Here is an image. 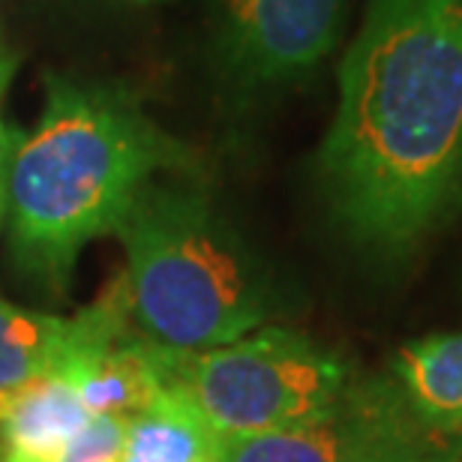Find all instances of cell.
<instances>
[{
    "mask_svg": "<svg viewBox=\"0 0 462 462\" xmlns=\"http://www.w3.org/2000/svg\"><path fill=\"white\" fill-rule=\"evenodd\" d=\"M339 235L400 264L462 199V0H369L316 156Z\"/></svg>",
    "mask_w": 462,
    "mask_h": 462,
    "instance_id": "obj_1",
    "label": "cell"
},
{
    "mask_svg": "<svg viewBox=\"0 0 462 462\" xmlns=\"http://www.w3.org/2000/svg\"><path fill=\"white\" fill-rule=\"evenodd\" d=\"M189 144L126 85L45 72V108L6 174L9 253L27 280L63 291L90 240L115 235L147 183L196 174Z\"/></svg>",
    "mask_w": 462,
    "mask_h": 462,
    "instance_id": "obj_2",
    "label": "cell"
},
{
    "mask_svg": "<svg viewBox=\"0 0 462 462\" xmlns=\"http://www.w3.org/2000/svg\"><path fill=\"white\" fill-rule=\"evenodd\" d=\"M115 235L126 249L133 321L156 346L205 351L264 325L271 280L189 174L147 183Z\"/></svg>",
    "mask_w": 462,
    "mask_h": 462,
    "instance_id": "obj_3",
    "label": "cell"
},
{
    "mask_svg": "<svg viewBox=\"0 0 462 462\" xmlns=\"http://www.w3.org/2000/svg\"><path fill=\"white\" fill-rule=\"evenodd\" d=\"M357 384L343 357L285 328H258L205 351L165 348V391L223 439L319 423L343 409Z\"/></svg>",
    "mask_w": 462,
    "mask_h": 462,
    "instance_id": "obj_4",
    "label": "cell"
},
{
    "mask_svg": "<svg viewBox=\"0 0 462 462\" xmlns=\"http://www.w3.org/2000/svg\"><path fill=\"white\" fill-rule=\"evenodd\" d=\"M346 0H210V54L237 97L298 85L337 49Z\"/></svg>",
    "mask_w": 462,
    "mask_h": 462,
    "instance_id": "obj_5",
    "label": "cell"
},
{
    "mask_svg": "<svg viewBox=\"0 0 462 462\" xmlns=\"http://www.w3.org/2000/svg\"><path fill=\"white\" fill-rule=\"evenodd\" d=\"M432 439L396 384L360 382L343 409L319 423L223 439L219 462H423Z\"/></svg>",
    "mask_w": 462,
    "mask_h": 462,
    "instance_id": "obj_6",
    "label": "cell"
},
{
    "mask_svg": "<svg viewBox=\"0 0 462 462\" xmlns=\"http://www.w3.org/2000/svg\"><path fill=\"white\" fill-rule=\"evenodd\" d=\"M90 420L67 375H40L0 400V457L9 462H58Z\"/></svg>",
    "mask_w": 462,
    "mask_h": 462,
    "instance_id": "obj_7",
    "label": "cell"
},
{
    "mask_svg": "<svg viewBox=\"0 0 462 462\" xmlns=\"http://www.w3.org/2000/svg\"><path fill=\"white\" fill-rule=\"evenodd\" d=\"M393 384L432 436L462 432V334H436L400 348Z\"/></svg>",
    "mask_w": 462,
    "mask_h": 462,
    "instance_id": "obj_8",
    "label": "cell"
},
{
    "mask_svg": "<svg viewBox=\"0 0 462 462\" xmlns=\"http://www.w3.org/2000/svg\"><path fill=\"white\" fill-rule=\"evenodd\" d=\"M219 448L223 436L171 391L126 418L124 462H219Z\"/></svg>",
    "mask_w": 462,
    "mask_h": 462,
    "instance_id": "obj_9",
    "label": "cell"
},
{
    "mask_svg": "<svg viewBox=\"0 0 462 462\" xmlns=\"http://www.w3.org/2000/svg\"><path fill=\"white\" fill-rule=\"evenodd\" d=\"M69 319L0 300V400L58 369L67 348Z\"/></svg>",
    "mask_w": 462,
    "mask_h": 462,
    "instance_id": "obj_10",
    "label": "cell"
},
{
    "mask_svg": "<svg viewBox=\"0 0 462 462\" xmlns=\"http://www.w3.org/2000/svg\"><path fill=\"white\" fill-rule=\"evenodd\" d=\"M124 436L126 418L90 414L58 462H124Z\"/></svg>",
    "mask_w": 462,
    "mask_h": 462,
    "instance_id": "obj_11",
    "label": "cell"
},
{
    "mask_svg": "<svg viewBox=\"0 0 462 462\" xmlns=\"http://www.w3.org/2000/svg\"><path fill=\"white\" fill-rule=\"evenodd\" d=\"M22 129L6 124V120H0V187L6 192V174H9V162H13L15 156V147L22 142Z\"/></svg>",
    "mask_w": 462,
    "mask_h": 462,
    "instance_id": "obj_12",
    "label": "cell"
},
{
    "mask_svg": "<svg viewBox=\"0 0 462 462\" xmlns=\"http://www.w3.org/2000/svg\"><path fill=\"white\" fill-rule=\"evenodd\" d=\"M423 462H462V432L454 436H436Z\"/></svg>",
    "mask_w": 462,
    "mask_h": 462,
    "instance_id": "obj_13",
    "label": "cell"
},
{
    "mask_svg": "<svg viewBox=\"0 0 462 462\" xmlns=\"http://www.w3.org/2000/svg\"><path fill=\"white\" fill-rule=\"evenodd\" d=\"M15 67H18V58L6 49L4 40H0V97H4V90L9 88V81H13Z\"/></svg>",
    "mask_w": 462,
    "mask_h": 462,
    "instance_id": "obj_14",
    "label": "cell"
},
{
    "mask_svg": "<svg viewBox=\"0 0 462 462\" xmlns=\"http://www.w3.org/2000/svg\"><path fill=\"white\" fill-rule=\"evenodd\" d=\"M4 201H6V192H4V187H0V219H4Z\"/></svg>",
    "mask_w": 462,
    "mask_h": 462,
    "instance_id": "obj_15",
    "label": "cell"
},
{
    "mask_svg": "<svg viewBox=\"0 0 462 462\" xmlns=\"http://www.w3.org/2000/svg\"><path fill=\"white\" fill-rule=\"evenodd\" d=\"M142 4H156V0H142Z\"/></svg>",
    "mask_w": 462,
    "mask_h": 462,
    "instance_id": "obj_16",
    "label": "cell"
}]
</instances>
